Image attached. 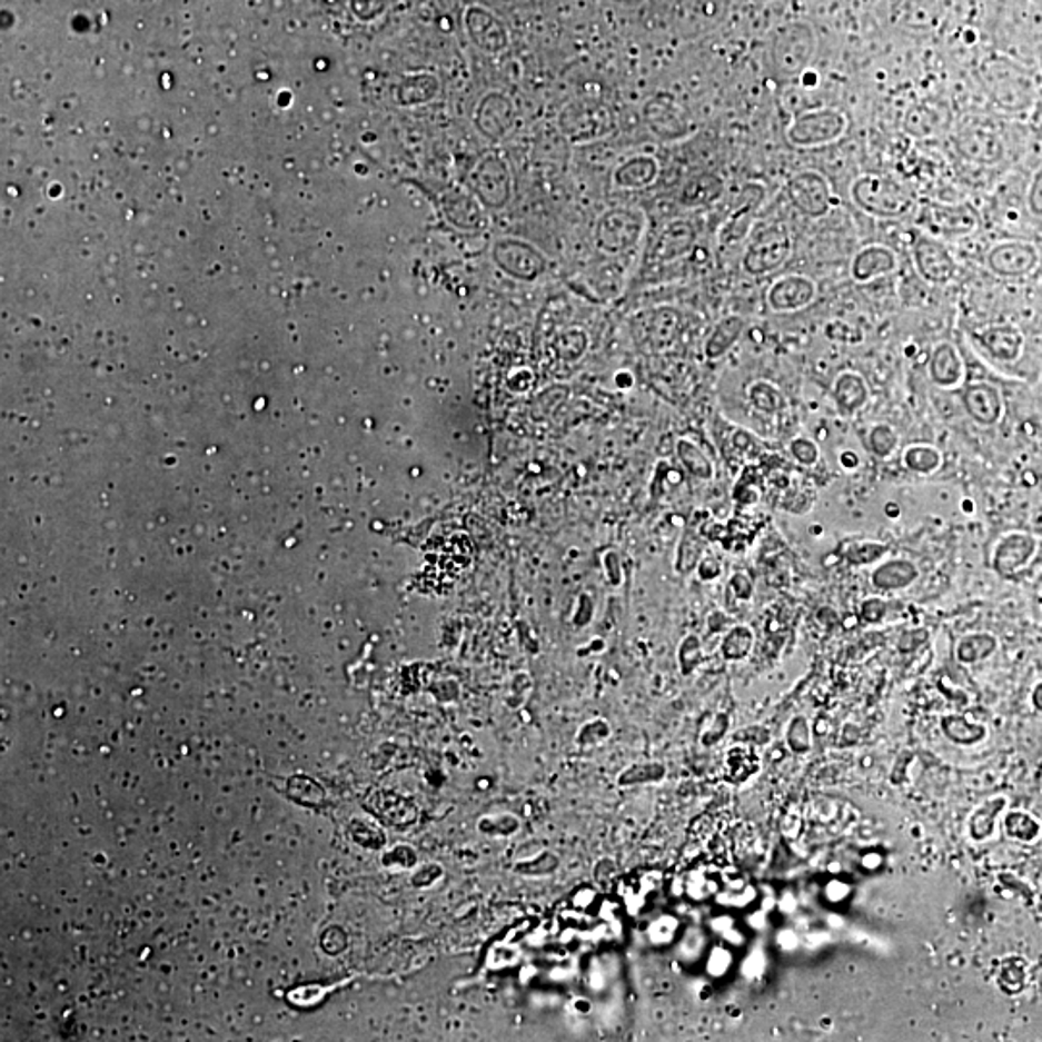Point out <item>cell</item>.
Here are the masks:
<instances>
[{
    "instance_id": "obj_1",
    "label": "cell",
    "mask_w": 1042,
    "mask_h": 1042,
    "mask_svg": "<svg viewBox=\"0 0 1042 1042\" xmlns=\"http://www.w3.org/2000/svg\"><path fill=\"white\" fill-rule=\"evenodd\" d=\"M853 199L861 209L879 217L904 215L913 205V197L902 183L890 178L865 176L853 183Z\"/></svg>"
},
{
    "instance_id": "obj_2",
    "label": "cell",
    "mask_w": 1042,
    "mask_h": 1042,
    "mask_svg": "<svg viewBox=\"0 0 1042 1042\" xmlns=\"http://www.w3.org/2000/svg\"><path fill=\"white\" fill-rule=\"evenodd\" d=\"M986 265L1002 278L1028 277L1039 265V251L1031 241H1002L989 251Z\"/></svg>"
},
{
    "instance_id": "obj_3",
    "label": "cell",
    "mask_w": 1042,
    "mask_h": 1042,
    "mask_svg": "<svg viewBox=\"0 0 1042 1042\" xmlns=\"http://www.w3.org/2000/svg\"><path fill=\"white\" fill-rule=\"evenodd\" d=\"M846 118L836 110H816L797 118V122L790 130V138L797 146H824L838 139L846 130Z\"/></svg>"
},
{
    "instance_id": "obj_4",
    "label": "cell",
    "mask_w": 1042,
    "mask_h": 1042,
    "mask_svg": "<svg viewBox=\"0 0 1042 1042\" xmlns=\"http://www.w3.org/2000/svg\"><path fill=\"white\" fill-rule=\"evenodd\" d=\"M913 259L919 275L931 285H947L955 277L957 265L941 241L933 238H919L913 246Z\"/></svg>"
},
{
    "instance_id": "obj_5",
    "label": "cell",
    "mask_w": 1042,
    "mask_h": 1042,
    "mask_svg": "<svg viewBox=\"0 0 1042 1042\" xmlns=\"http://www.w3.org/2000/svg\"><path fill=\"white\" fill-rule=\"evenodd\" d=\"M1036 553V539L1029 533H1008L992 554V568L1002 577H1015Z\"/></svg>"
},
{
    "instance_id": "obj_6",
    "label": "cell",
    "mask_w": 1042,
    "mask_h": 1042,
    "mask_svg": "<svg viewBox=\"0 0 1042 1042\" xmlns=\"http://www.w3.org/2000/svg\"><path fill=\"white\" fill-rule=\"evenodd\" d=\"M962 404L965 414L981 427L999 425L1004 414L1002 394L991 383H970L962 390Z\"/></svg>"
},
{
    "instance_id": "obj_7",
    "label": "cell",
    "mask_w": 1042,
    "mask_h": 1042,
    "mask_svg": "<svg viewBox=\"0 0 1042 1042\" xmlns=\"http://www.w3.org/2000/svg\"><path fill=\"white\" fill-rule=\"evenodd\" d=\"M792 197L800 207V211L807 212L810 217H823L831 207V188L823 176L816 172H802L795 176L792 183Z\"/></svg>"
},
{
    "instance_id": "obj_8",
    "label": "cell",
    "mask_w": 1042,
    "mask_h": 1042,
    "mask_svg": "<svg viewBox=\"0 0 1042 1042\" xmlns=\"http://www.w3.org/2000/svg\"><path fill=\"white\" fill-rule=\"evenodd\" d=\"M816 286L811 278L802 275L782 278L768 294V301L774 311H800L813 304Z\"/></svg>"
},
{
    "instance_id": "obj_9",
    "label": "cell",
    "mask_w": 1042,
    "mask_h": 1042,
    "mask_svg": "<svg viewBox=\"0 0 1042 1042\" xmlns=\"http://www.w3.org/2000/svg\"><path fill=\"white\" fill-rule=\"evenodd\" d=\"M978 340L984 350L989 351L991 358L999 359L1002 364H1012L1020 358L1023 344H1025L1020 328L1013 325L989 327L983 333H979Z\"/></svg>"
},
{
    "instance_id": "obj_10",
    "label": "cell",
    "mask_w": 1042,
    "mask_h": 1042,
    "mask_svg": "<svg viewBox=\"0 0 1042 1042\" xmlns=\"http://www.w3.org/2000/svg\"><path fill=\"white\" fill-rule=\"evenodd\" d=\"M963 361L960 354L950 343H942L936 346L929 361V377L936 387L955 388L962 385Z\"/></svg>"
},
{
    "instance_id": "obj_11",
    "label": "cell",
    "mask_w": 1042,
    "mask_h": 1042,
    "mask_svg": "<svg viewBox=\"0 0 1042 1042\" xmlns=\"http://www.w3.org/2000/svg\"><path fill=\"white\" fill-rule=\"evenodd\" d=\"M919 579V568L907 558H890L876 564L871 574V584L881 591H902Z\"/></svg>"
},
{
    "instance_id": "obj_12",
    "label": "cell",
    "mask_w": 1042,
    "mask_h": 1042,
    "mask_svg": "<svg viewBox=\"0 0 1042 1042\" xmlns=\"http://www.w3.org/2000/svg\"><path fill=\"white\" fill-rule=\"evenodd\" d=\"M896 269V256L884 246L861 249L852 262V275L857 282H871Z\"/></svg>"
},
{
    "instance_id": "obj_13",
    "label": "cell",
    "mask_w": 1042,
    "mask_h": 1042,
    "mask_svg": "<svg viewBox=\"0 0 1042 1042\" xmlns=\"http://www.w3.org/2000/svg\"><path fill=\"white\" fill-rule=\"evenodd\" d=\"M832 398L844 416H853L867 404L871 394H869L867 383L860 373L847 371L842 373L838 379L834 380Z\"/></svg>"
},
{
    "instance_id": "obj_14",
    "label": "cell",
    "mask_w": 1042,
    "mask_h": 1042,
    "mask_svg": "<svg viewBox=\"0 0 1042 1042\" xmlns=\"http://www.w3.org/2000/svg\"><path fill=\"white\" fill-rule=\"evenodd\" d=\"M904 466L919 475H933L942 466V454L931 445L907 446L904 450Z\"/></svg>"
},
{
    "instance_id": "obj_15",
    "label": "cell",
    "mask_w": 1042,
    "mask_h": 1042,
    "mask_svg": "<svg viewBox=\"0 0 1042 1042\" xmlns=\"http://www.w3.org/2000/svg\"><path fill=\"white\" fill-rule=\"evenodd\" d=\"M842 554L850 566L860 568V566H873L876 562H881L889 554V547L879 540H857V543H850Z\"/></svg>"
},
{
    "instance_id": "obj_16",
    "label": "cell",
    "mask_w": 1042,
    "mask_h": 1042,
    "mask_svg": "<svg viewBox=\"0 0 1042 1042\" xmlns=\"http://www.w3.org/2000/svg\"><path fill=\"white\" fill-rule=\"evenodd\" d=\"M900 445L896 429L892 425H873L867 435V448L879 459H889Z\"/></svg>"
},
{
    "instance_id": "obj_17",
    "label": "cell",
    "mask_w": 1042,
    "mask_h": 1042,
    "mask_svg": "<svg viewBox=\"0 0 1042 1042\" xmlns=\"http://www.w3.org/2000/svg\"><path fill=\"white\" fill-rule=\"evenodd\" d=\"M994 647H996V642L991 635H973L963 639L960 645V658L963 663H975L979 658L991 655Z\"/></svg>"
},
{
    "instance_id": "obj_18",
    "label": "cell",
    "mask_w": 1042,
    "mask_h": 1042,
    "mask_svg": "<svg viewBox=\"0 0 1042 1042\" xmlns=\"http://www.w3.org/2000/svg\"><path fill=\"white\" fill-rule=\"evenodd\" d=\"M790 454L794 456L797 464L802 466H816V462L821 459V450H818V445H815V440L811 438L797 437L790 443Z\"/></svg>"
},
{
    "instance_id": "obj_19",
    "label": "cell",
    "mask_w": 1042,
    "mask_h": 1042,
    "mask_svg": "<svg viewBox=\"0 0 1042 1042\" xmlns=\"http://www.w3.org/2000/svg\"><path fill=\"white\" fill-rule=\"evenodd\" d=\"M861 613L869 622H879L886 613V601L881 597H871L861 605Z\"/></svg>"
},
{
    "instance_id": "obj_20",
    "label": "cell",
    "mask_w": 1042,
    "mask_h": 1042,
    "mask_svg": "<svg viewBox=\"0 0 1042 1042\" xmlns=\"http://www.w3.org/2000/svg\"><path fill=\"white\" fill-rule=\"evenodd\" d=\"M1029 207H1031V211L1042 217V168L1036 172L1035 178H1033V183H1031V190H1029Z\"/></svg>"
},
{
    "instance_id": "obj_21",
    "label": "cell",
    "mask_w": 1042,
    "mask_h": 1042,
    "mask_svg": "<svg viewBox=\"0 0 1042 1042\" xmlns=\"http://www.w3.org/2000/svg\"><path fill=\"white\" fill-rule=\"evenodd\" d=\"M840 464L847 467V469H855V467H860L861 459L857 454L847 450V453H842V456H840Z\"/></svg>"
},
{
    "instance_id": "obj_22",
    "label": "cell",
    "mask_w": 1042,
    "mask_h": 1042,
    "mask_svg": "<svg viewBox=\"0 0 1042 1042\" xmlns=\"http://www.w3.org/2000/svg\"><path fill=\"white\" fill-rule=\"evenodd\" d=\"M886 514H889V516H897V514H900V508H897V504H889V508H886Z\"/></svg>"
}]
</instances>
